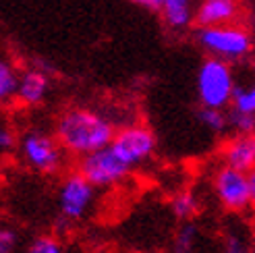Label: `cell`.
<instances>
[{
    "instance_id": "cell-1",
    "label": "cell",
    "mask_w": 255,
    "mask_h": 253,
    "mask_svg": "<svg viewBox=\"0 0 255 253\" xmlns=\"http://www.w3.org/2000/svg\"><path fill=\"white\" fill-rule=\"evenodd\" d=\"M54 135L67 149V154L81 158L89 151L110 145L117 131L112 123L100 112L89 108H71L65 115H60Z\"/></svg>"
},
{
    "instance_id": "cell-2",
    "label": "cell",
    "mask_w": 255,
    "mask_h": 253,
    "mask_svg": "<svg viewBox=\"0 0 255 253\" xmlns=\"http://www.w3.org/2000/svg\"><path fill=\"white\" fill-rule=\"evenodd\" d=\"M235 77L224 58L212 56L201 62L197 71V94L201 106L212 108H226L233 104L235 96Z\"/></svg>"
},
{
    "instance_id": "cell-3",
    "label": "cell",
    "mask_w": 255,
    "mask_h": 253,
    "mask_svg": "<svg viewBox=\"0 0 255 253\" xmlns=\"http://www.w3.org/2000/svg\"><path fill=\"white\" fill-rule=\"evenodd\" d=\"M19 151L23 162L29 168L42 174H56L65 166V154L67 149L60 145L56 137L48 135L44 131H27L21 141Z\"/></svg>"
},
{
    "instance_id": "cell-4",
    "label": "cell",
    "mask_w": 255,
    "mask_h": 253,
    "mask_svg": "<svg viewBox=\"0 0 255 253\" xmlns=\"http://www.w3.org/2000/svg\"><path fill=\"white\" fill-rule=\"evenodd\" d=\"M77 168L96 189L119 185L131 172V166L114 151L112 145H106L102 149L89 151V154L81 156Z\"/></svg>"
},
{
    "instance_id": "cell-5",
    "label": "cell",
    "mask_w": 255,
    "mask_h": 253,
    "mask_svg": "<svg viewBox=\"0 0 255 253\" xmlns=\"http://www.w3.org/2000/svg\"><path fill=\"white\" fill-rule=\"evenodd\" d=\"M197 40L212 56H218V58H224V60L243 58L251 50L249 33L243 27H237V25L199 27Z\"/></svg>"
},
{
    "instance_id": "cell-6",
    "label": "cell",
    "mask_w": 255,
    "mask_h": 253,
    "mask_svg": "<svg viewBox=\"0 0 255 253\" xmlns=\"http://www.w3.org/2000/svg\"><path fill=\"white\" fill-rule=\"evenodd\" d=\"M214 193L228 212H245L251 206V189H249V172L239 170L224 164L214 174Z\"/></svg>"
},
{
    "instance_id": "cell-7",
    "label": "cell",
    "mask_w": 255,
    "mask_h": 253,
    "mask_svg": "<svg viewBox=\"0 0 255 253\" xmlns=\"http://www.w3.org/2000/svg\"><path fill=\"white\" fill-rule=\"evenodd\" d=\"M96 201V187L77 170L65 176L58 189V210L62 218L73 222L81 220Z\"/></svg>"
},
{
    "instance_id": "cell-8",
    "label": "cell",
    "mask_w": 255,
    "mask_h": 253,
    "mask_svg": "<svg viewBox=\"0 0 255 253\" xmlns=\"http://www.w3.org/2000/svg\"><path fill=\"white\" fill-rule=\"evenodd\" d=\"M110 145L133 168L151 158L156 149V137L143 125H129L117 131Z\"/></svg>"
},
{
    "instance_id": "cell-9",
    "label": "cell",
    "mask_w": 255,
    "mask_h": 253,
    "mask_svg": "<svg viewBox=\"0 0 255 253\" xmlns=\"http://www.w3.org/2000/svg\"><path fill=\"white\" fill-rule=\"evenodd\" d=\"M220 156L228 166L251 172L255 168V133H237L224 141Z\"/></svg>"
},
{
    "instance_id": "cell-10",
    "label": "cell",
    "mask_w": 255,
    "mask_h": 253,
    "mask_svg": "<svg viewBox=\"0 0 255 253\" xmlns=\"http://www.w3.org/2000/svg\"><path fill=\"white\" fill-rule=\"evenodd\" d=\"M237 15V0H201L195 10V23L199 27H218V25H231Z\"/></svg>"
},
{
    "instance_id": "cell-11",
    "label": "cell",
    "mask_w": 255,
    "mask_h": 253,
    "mask_svg": "<svg viewBox=\"0 0 255 253\" xmlns=\"http://www.w3.org/2000/svg\"><path fill=\"white\" fill-rule=\"evenodd\" d=\"M48 94V77L46 73L29 69L21 75V85L17 100L23 106H37Z\"/></svg>"
},
{
    "instance_id": "cell-12",
    "label": "cell",
    "mask_w": 255,
    "mask_h": 253,
    "mask_svg": "<svg viewBox=\"0 0 255 253\" xmlns=\"http://www.w3.org/2000/svg\"><path fill=\"white\" fill-rule=\"evenodd\" d=\"M162 15L168 27L172 29H185L193 21L191 12V0H162Z\"/></svg>"
},
{
    "instance_id": "cell-13",
    "label": "cell",
    "mask_w": 255,
    "mask_h": 253,
    "mask_svg": "<svg viewBox=\"0 0 255 253\" xmlns=\"http://www.w3.org/2000/svg\"><path fill=\"white\" fill-rule=\"evenodd\" d=\"M19 85L21 77L17 75L15 67L8 60H2L0 62V100H2V104H8L12 98H17Z\"/></svg>"
},
{
    "instance_id": "cell-14",
    "label": "cell",
    "mask_w": 255,
    "mask_h": 253,
    "mask_svg": "<svg viewBox=\"0 0 255 253\" xmlns=\"http://www.w3.org/2000/svg\"><path fill=\"white\" fill-rule=\"evenodd\" d=\"M170 210L176 218L187 220V218H193L197 210H199V201L197 195L193 191H178L176 195H172L170 199Z\"/></svg>"
},
{
    "instance_id": "cell-15",
    "label": "cell",
    "mask_w": 255,
    "mask_h": 253,
    "mask_svg": "<svg viewBox=\"0 0 255 253\" xmlns=\"http://www.w3.org/2000/svg\"><path fill=\"white\" fill-rule=\"evenodd\" d=\"M197 237H199L197 226L193 222H185L174 235L172 253H193L197 247Z\"/></svg>"
},
{
    "instance_id": "cell-16",
    "label": "cell",
    "mask_w": 255,
    "mask_h": 253,
    "mask_svg": "<svg viewBox=\"0 0 255 253\" xmlns=\"http://www.w3.org/2000/svg\"><path fill=\"white\" fill-rule=\"evenodd\" d=\"M197 119L201 125H206L210 131L222 133L228 126V115H224L222 108H212V106H201L197 110Z\"/></svg>"
},
{
    "instance_id": "cell-17",
    "label": "cell",
    "mask_w": 255,
    "mask_h": 253,
    "mask_svg": "<svg viewBox=\"0 0 255 253\" xmlns=\"http://www.w3.org/2000/svg\"><path fill=\"white\" fill-rule=\"evenodd\" d=\"M231 106H233L235 110H239V112L255 115V83H253L251 87H239V85H237Z\"/></svg>"
},
{
    "instance_id": "cell-18",
    "label": "cell",
    "mask_w": 255,
    "mask_h": 253,
    "mask_svg": "<svg viewBox=\"0 0 255 253\" xmlns=\"http://www.w3.org/2000/svg\"><path fill=\"white\" fill-rule=\"evenodd\" d=\"M25 253H67V251H65V245H62L56 237L40 235L27 245V251Z\"/></svg>"
},
{
    "instance_id": "cell-19",
    "label": "cell",
    "mask_w": 255,
    "mask_h": 253,
    "mask_svg": "<svg viewBox=\"0 0 255 253\" xmlns=\"http://www.w3.org/2000/svg\"><path fill=\"white\" fill-rule=\"evenodd\" d=\"M228 126L235 129L237 133H255V115H247V112H239L231 108V112H228Z\"/></svg>"
},
{
    "instance_id": "cell-20",
    "label": "cell",
    "mask_w": 255,
    "mask_h": 253,
    "mask_svg": "<svg viewBox=\"0 0 255 253\" xmlns=\"http://www.w3.org/2000/svg\"><path fill=\"white\" fill-rule=\"evenodd\" d=\"M17 249V233L10 226L0 229V253H15Z\"/></svg>"
},
{
    "instance_id": "cell-21",
    "label": "cell",
    "mask_w": 255,
    "mask_h": 253,
    "mask_svg": "<svg viewBox=\"0 0 255 253\" xmlns=\"http://www.w3.org/2000/svg\"><path fill=\"white\" fill-rule=\"evenodd\" d=\"M222 253H249V247L241 235H226Z\"/></svg>"
},
{
    "instance_id": "cell-22",
    "label": "cell",
    "mask_w": 255,
    "mask_h": 253,
    "mask_svg": "<svg viewBox=\"0 0 255 253\" xmlns=\"http://www.w3.org/2000/svg\"><path fill=\"white\" fill-rule=\"evenodd\" d=\"M17 145V139H15V133H12L8 126H2L0 129V149H2V154H10L12 149Z\"/></svg>"
},
{
    "instance_id": "cell-23",
    "label": "cell",
    "mask_w": 255,
    "mask_h": 253,
    "mask_svg": "<svg viewBox=\"0 0 255 253\" xmlns=\"http://www.w3.org/2000/svg\"><path fill=\"white\" fill-rule=\"evenodd\" d=\"M133 2L147 10H162V0H133Z\"/></svg>"
},
{
    "instance_id": "cell-24",
    "label": "cell",
    "mask_w": 255,
    "mask_h": 253,
    "mask_svg": "<svg viewBox=\"0 0 255 253\" xmlns=\"http://www.w3.org/2000/svg\"><path fill=\"white\" fill-rule=\"evenodd\" d=\"M249 189H251V206L255 208V168L249 172Z\"/></svg>"
}]
</instances>
